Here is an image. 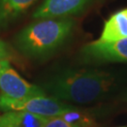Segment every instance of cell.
I'll return each instance as SVG.
<instances>
[{
	"label": "cell",
	"instance_id": "6da1fadb",
	"mask_svg": "<svg viewBox=\"0 0 127 127\" xmlns=\"http://www.w3.org/2000/svg\"><path fill=\"white\" fill-rule=\"evenodd\" d=\"M119 84L117 73L99 69H71L51 75L41 89L62 102L91 104L108 96Z\"/></svg>",
	"mask_w": 127,
	"mask_h": 127
},
{
	"label": "cell",
	"instance_id": "7a4b0ae2",
	"mask_svg": "<svg viewBox=\"0 0 127 127\" xmlns=\"http://www.w3.org/2000/svg\"><path fill=\"white\" fill-rule=\"evenodd\" d=\"M74 27V20L67 18L37 19L19 32L15 43L31 59L48 58L65 43Z\"/></svg>",
	"mask_w": 127,
	"mask_h": 127
},
{
	"label": "cell",
	"instance_id": "3957f363",
	"mask_svg": "<svg viewBox=\"0 0 127 127\" xmlns=\"http://www.w3.org/2000/svg\"><path fill=\"white\" fill-rule=\"evenodd\" d=\"M76 108L72 104L53 97L34 96L21 100H14L0 94V109L7 111H24L44 118L59 117Z\"/></svg>",
	"mask_w": 127,
	"mask_h": 127
},
{
	"label": "cell",
	"instance_id": "277c9868",
	"mask_svg": "<svg viewBox=\"0 0 127 127\" xmlns=\"http://www.w3.org/2000/svg\"><path fill=\"white\" fill-rule=\"evenodd\" d=\"M0 91L3 95L14 100L46 95L41 88L25 80L9 65L8 59L0 63Z\"/></svg>",
	"mask_w": 127,
	"mask_h": 127
},
{
	"label": "cell",
	"instance_id": "5b68a950",
	"mask_svg": "<svg viewBox=\"0 0 127 127\" xmlns=\"http://www.w3.org/2000/svg\"><path fill=\"white\" fill-rule=\"evenodd\" d=\"M81 57L90 63H127V38L113 41H91L83 46Z\"/></svg>",
	"mask_w": 127,
	"mask_h": 127
},
{
	"label": "cell",
	"instance_id": "8992f818",
	"mask_svg": "<svg viewBox=\"0 0 127 127\" xmlns=\"http://www.w3.org/2000/svg\"><path fill=\"white\" fill-rule=\"evenodd\" d=\"M93 0H43L33 13L34 19L67 18L81 12Z\"/></svg>",
	"mask_w": 127,
	"mask_h": 127
},
{
	"label": "cell",
	"instance_id": "52a82bcc",
	"mask_svg": "<svg viewBox=\"0 0 127 127\" xmlns=\"http://www.w3.org/2000/svg\"><path fill=\"white\" fill-rule=\"evenodd\" d=\"M124 38H127V8L116 11L104 22L98 40L113 41Z\"/></svg>",
	"mask_w": 127,
	"mask_h": 127
},
{
	"label": "cell",
	"instance_id": "ba28073f",
	"mask_svg": "<svg viewBox=\"0 0 127 127\" xmlns=\"http://www.w3.org/2000/svg\"><path fill=\"white\" fill-rule=\"evenodd\" d=\"M46 119L24 111H7L0 115V127H43Z\"/></svg>",
	"mask_w": 127,
	"mask_h": 127
},
{
	"label": "cell",
	"instance_id": "9c48e42d",
	"mask_svg": "<svg viewBox=\"0 0 127 127\" xmlns=\"http://www.w3.org/2000/svg\"><path fill=\"white\" fill-rule=\"evenodd\" d=\"M38 0H0V28L16 20Z\"/></svg>",
	"mask_w": 127,
	"mask_h": 127
},
{
	"label": "cell",
	"instance_id": "30bf717a",
	"mask_svg": "<svg viewBox=\"0 0 127 127\" xmlns=\"http://www.w3.org/2000/svg\"><path fill=\"white\" fill-rule=\"evenodd\" d=\"M60 117L69 123L79 125L80 127H96L94 117L86 111L78 109L77 107L61 115Z\"/></svg>",
	"mask_w": 127,
	"mask_h": 127
},
{
	"label": "cell",
	"instance_id": "8fae6325",
	"mask_svg": "<svg viewBox=\"0 0 127 127\" xmlns=\"http://www.w3.org/2000/svg\"><path fill=\"white\" fill-rule=\"evenodd\" d=\"M43 127H80L79 125L73 124L67 122L66 120L59 117H51L46 119V122L44 123Z\"/></svg>",
	"mask_w": 127,
	"mask_h": 127
},
{
	"label": "cell",
	"instance_id": "7c38bea8",
	"mask_svg": "<svg viewBox=\"0 0 127 127\" xmlns=\"http://www.w3.org/2000/svg\"><path fill=\"white\" fill-rule=\"evenodd\" d=\"M8 48L2 41H0V59H7L8 58Z\"/></svg>",
	"mask_w": 127,
	"mask_h": 127
},
{
	"label": "cell",
	"instance_id": "4fadbf2b",
	"mask_svg": "<svg viewBox=\"0 0 127 127\" xmlns=\"http://www.w3.org/2000/svg\"><path fill=\"white\" fill-rule=\"evenodd\" d=\"M122 100L123 102H126L127 103V89H125L123 93H122Z\"/></svg>",
	"mask_w": 127,
	"mask_h": 127
},
{
	"label": "cell",
	"instance_id": "5bb4252c",
	"mask_svg": "<svg viewBox=\"0 0 127 127\" xmlns=\"http://www.w3.org/2000/svg\"><path fill=\"white\" fill-rule=\"evenodd\" d=\"M2 60H3V59H0V63H1V61H2Z\"/></svg>",
	"mask_w": 127,
	"mask_h": 127
},
{
	"label": "cell",
	"instance_id": "9a60e30c",
	"mask_svg": "<svg viewBox=\"0 0 127 127\" xmlns=\"http://www.w3.org/2000/svg\"><path fill=\"white\" fill-rule=\"evenodd\" d=\"M120 127H125V126H120Z\"/></svg>",
	"mask_w": 127,
	"mask_h": 127
}]
</instances>
